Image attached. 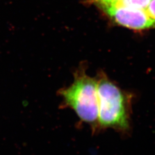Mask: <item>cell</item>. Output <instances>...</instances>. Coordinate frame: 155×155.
I'll return each instance as SVG.
<instances>
[{
  "label": "cell",
  "mask_w": 155,
  "mask_h": 155,
  "mask_svg": "<svg viewBox=\"0 0 155 155\" xmlns=\"http://www.w3.org/2000/svg\"><path fill=\"white\" fill-rule=\"evenodd\" d=\"M146 12L155 22V0H150L149 5L146 9Z\"/></svg>",
  "instance_id": "5"
},
{
  "label": "cell",
  "mask_w": 155,
  "mask_h": 155,
  "mask_svg": "<svg viewBox=\"0 0 155 155\" xmlns=\"http://www.w3.org/2000/svg\"><path fill=\"white\" fill-rule=\"evenodd\" d=\"M150 0H122L119 4L133 9L146 11Z\"/></svg>",
  "instance_id": "4"
},
{
  "label": "cell",
  "mask_w": 155,
  "mask_h": 155,
  "mask_svg": "<svg viewBox=\"0 0 155 155\" xmlns=\"http://www.w3.org/2000/svg\"><path fill=\"white\" fill-rule=\"evenodd\" d=\"M59 94L63 104L74 111L81 121L96 129L98 121V102L97 81L87 75L84 71L75 75L73 83Z\"/></svg>",
  "instance_id": "1"
},
{
  "label": "cell",
  "mask_w": 155,
  "mask_h": 155,
  "mask_svg": "<svg viewBox=\"0 0 155 155\" xmlns=\"http://www.w3.org/2000/svg\"><path fill=\"white\" fill-rule=\"evenodd\" d=\"M89 2L98 4L100 3H109V4H119L122 0H85Z\"/></svg>",
  "instance_id": "6"
},
{
  "label": "cell",
  "mask_w": 155,
  "mask_h": 155,
  "mask_svg": "<svg viewBox=\"0 0 155 155\" xmlns=\"http://www.w3.org/2000/svg\"><path fill=\"white\" fill-rule=\"evenodd\" d=\"M98 125L102 128L127 130L129 127L126 97L106 78L97 81Z\"/></svg>",
  "instance_id": "2"
},
{
  "label": "cell",
  "mask_w": 155,
  "mask_h": 155,
  "mask_svg": "<svg viewBox=\"0 0 155 155\" xmlns=\"http://www.w3.org/2000/svg\"><path fill=\"white\" fill-rule=\"evenodd\" d=\"M120 25L134 30L155 28V22L145 10L130 8L119 4L100 3L95 5Z\"/></svg>",
  "instance_id": "3"
}]
</instances>
